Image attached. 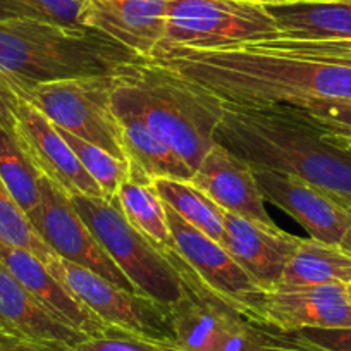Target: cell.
Listing matches in <instances>:
<instances>
[{"instance_id":"6da1fadb","label":"cell","mask_w":351,"mask_h":351,"mask_svg":"<svg viewBox=\"0 0 351 351\" xmlns=\"http://www.w3.org/2000/svg\"><path fill=\"white\" fill-rule=\"evenodd\" d=\"M148 62L191 81L224 106L351 102V64L300 52L282 36L207 50L169 49Z\"/></svg>"},{"instance_id":"7a4b0ae2","label":"cell","mask_w":351,"mask_h":351,"mask_svg":"<svg viewBox=\"0 0 351 351\" xmlns=\"http://www.w3.org/2000/svg\"><path fill=\"white\" fill-rule=\"evenodd\" d=\"M148 62L93 28L0 19V90L23 100L36 84L119 76Z\"/></svg>"},{"instance_id":"3957f363","label":"cell","mask_w":351,"mask_h":351,"mask_svg":"<svg viewBox=\"0 0 351 351\" xmlns=\"http://www.w3.org/2000/svg\"><path fill=\"white\" fill-rule=\"evenodd\" d=\"M215 143L252 169L298 176L351 198L350 152L276 107L224 106Z\"/></svg>"},{"instance_id":"277c9868","label":"cell","mask_w":351,"mask_h":351,"mask_svg":"<svg viewBox=\"0 0 351 351\" xmlns=\"http://www.w3.org/2000/svg\"><path fill=\"white\" fill-rule=\"evenodd\" d=\"M112 104L138 114L193 172L215 147L224 110L221 100L200 86L152 62L117 76Z\"/></svg>"},{"instance_id":"5b68a950","label":"cell","mask_w":351,"mask_h":351,"mask_svg":"<svg viewBox=\"0 0 351 351\" xmlns=\"http://www.w3.org/2000/svg\"><path fill=\"white\" fill-rule=\"evenodd\" d=\"M158 250L181 279L180 298L169 306L176 343L186 351H269L271 327L210 288L174 248Z\"/></svg>"},{"instance_id":"8992f818","label":"cell","mask_w":351,"mask_h":351,"mask_svg":"<svg viewBox=\"0 0 351 351\" xmlns=\"http://www.w3.org/2000/svg\"><path fill=\"white\" fill-rule=\"evenodd\" d=\"M71 204L117 267L141 295L171 306L181 295V279L167 256L124 217L117 198L74 195Z\"/></svg>"},{"instance_id":"52a82bcc","label":"cell","mask_w":351,"mask_h":351,"mask_svg":"<svg viewBox=\"0 0 351 351\" xmlns=\"http://www.w3.org/2000/svg\"><path fill=\"white\" fill-rule=\"evenodd\" d=\"M279 36L263 5L245 0H169L164 38L155 52L219 49Z\"/></svg>"},{"instance_id":"ba28073f","label":"cell","mask_w":351,"mask_h":351,"mask_svg":"<svg viewBox=\"0 0 351 351\" xmlns=\"http://www.w3.org/2000/svg\"><path fill=\"white\" fill-rule=\"evenodd\" d=\"M121 76V74H119ZM117 76L73 77L36 84L23 100L32 104L59 130L76 134L128 160L123 131L112 109V92Z\"/></svg>"},{"instance_id":"9c48e42d","label":"cell","mask_w":351,"mask_h":351,"mask_svg":"<svg viewBox=\"0 0 351 351\" xmlns=\"http://www.w3.org/2000/svg\"><path fill=\"white\" fill-rule=\"evenodd\" d=\"M47 271L107 327L148 339L176 341L169 306L148 296L126 291L102 276L64 258H57Z\"/></svg>"},{"instance_id":"30bf717a","label":"cell","mask_w":351,"mask_h":351,"mask_svg":"<svg viewBox=\"0 0 351 351\" xmlns=\"http://www.w3.org/2000/svg\"><path fill=\"white\" fill-rule=\"evenodd\" d=\"M40 190L42 198L38 208L28 219L43 243L59 258L95 272L126 291L141 295L84 224L71 198L43 176Z\"/></svg>"},{"instance_id":"8fae6325","label":"cell","mask_w":351,"mask_h":351,"mask_svg":"<svg viewBox=\"0 0 351 351\" xmlns=\"http://www.w3.org/2000/svg\"><path fill=\"white\" fill-rule=\"evenodd\" d=\"M255 322L279 332L306 329L351 327V302L346 285L296 286L256 289L243 302Z\"/></svg>"},{"instance_id":"7c38bea8","label":"cell","mask_w":351,"mask_h":351,"mask_svg":"<svg viewBox=\"0 0 351 351\" xmlns=\"http://www.w3.org/2000/svg\"><path fill=\"white\" fill-rule=\"evenodd\" d=\"M14 126L19 141L36 171L52 181L67 197H102L99 184L81 165L56 126L26 100L14 107Z\"/></svg>"},{"instance_id":"4fadbf2b","label":"cell","mask_w":351,"mask_h":351,"mask_svg":"<svg viewBox=\"0 0 351 351\" xmlns=\"http://www.w3.org/2000/svg\"><path fill=\"white\" fill-rule=\"evenodd\" d=\"M263 200H269L300 222L310 238L339 245L350 226L348 214L332 191H326L298 176L253 169Z\"/></svg>"},{"instance_id":"5bb4252c","label":"cell","mask_w":351,"mask_h":351,"mask_svg":"<svg viewBox=\"0 0 351 351\" xmlns=\"http://www.w3.org/2000/svg\"><path fill=\"white\" fill-rule=\"evenodd\" d=\"M298 236L252 219L226 212L224 246L239 267L260 289H274L281 285L282 272L300 245Z\"/></svg>"},{"instance_id":"9a60e30c","label":"cell","mask_w":351,"mask_h":351,"mask_svg":"<svg viewBox=\"0 0 351 351\" xmlns=\"http://www.w3.org/2000/svg\"><path fill=\"white\" fill-rule=\"evenodd\" d=\"M164 207L176 253L210 288L243 306L246 296L260 289L258 286L239 267V263L221 243L188 224L169 205L164 204Z\"/></svg>"},{"instance_id":"2e32d148","label":"cell","mask_w":351,"mask_h":351,"mask_svg":"<svg viewBox=\"0 0 351 351\" xmlns=\"http://www.w3.org/2000/svg\"><path fill=\"white\" fill-rule=\"evenodd\" d=\"M190 181L226 212L274 226L253 169L221 145L205 155Z\"/></svg>"},{"instance_id":"e0dca14e","label":"cell","mask_w":351,"mask_h":351,"mask_svg":"<svg viewBox=\"0 0 351 351\" xmlns=\"http://www.w3.org/2000/svg\"><path fill=\"white\" fill-rule=\"evenodd\" d=\"M169 0H86L88 28L150 59L164 38Z\"/></svg>"},{"instance_id":"ac0fdd59","label":"cell","mask_w":351,"mask_h":351,"mask_svg":"<svg viewBox=\"0 0 351 351\" xmlns=\"http://www.w3.org/2000/svg\"><path fill=\"white\" fill-rule=\"evenodd\" d=\"M0 260L33 298L56 319L86 337H100L109 327L83 305L69 289L60 285L47 267L29 252L0 243Z\"/></svg>"},{"instance_id":"d6986e66","label":"cell","mask_w":351,"mask_h":351,"mask_svg":"<svg viewBox=\"0 0 351 351\" xmlns=\"http://www.w3.org/2000/svg\"><path fill=\"white\" fill-rule=\"evenodd\" d=\"M0 332L76 346L88 339L43 308L0 260Z\"/></svg>"},{"instance_id":"ffe728a7","label":"cell","mask_w":351,"mask_h":351,"mask_svg":"<svg viewBox=\"0 0 351 351\" xmlns=\"http://www.w3.org/2000/svg\"><path fill=\"white\" fill-rule=\"evenodd\" d=\"M123 131V145L131 164V180L138 184H154L155 180L190 181L195 172L165 145L133 110L112 104Z\"/></svg>"},{"instance_id":"44dd1931","label":"cell","mask_w":351,"mask_h":351,"mask_svg":"<svg viewBox=\"0 0 351 351\" xmlns=\"http://www.w3.org/2000/svg\"><path fill=\"white\" fill-rule=\"evenodd\" d=\"M285 38L351 40V0L263 5Z\"/></svg>"},{"instance_id":"7402d4cb","label":"cell","mask_w":351,"mask_h":351,"mask_svg":"<svg viewBox=\"0 0 351 351\" xmlns=\"http://www.w3.org/2000/svg\"><path fill=\"white\" fill-rule=\"evenodd\" d=\"M322 285H351V256L337 245L302 238L282 272L279 286Z\"/></svg>"},{"instance_id":"603a6c76","label":"cell","mask_w":351,"mask_h":351,"mask_svg":"<svg viewBox=\"0 0 351 351\" xmlns=\"http://www.w3.org/2000/svg\"><path fill=\"white\" fill-rule=\"evenodd\" d=\"M0 180L26 215L38 208L42 174L19 141L16 126H0Z\"/></svg>"},{"instance_id":"cb8c5ba5","label":"cell","mask_w":351,"mask_h":351,"mask_svg":"<svg viewBox=\"0 0 351 351\" xmlns=\"http://www.w3.org/2000/svg\"><path fill=\"white\" fill-rule=\"evenodd\" d=\"M154 188L165 205L172 208L188 224L197 228L208 238L224 243V208L198 190L191 181L155 180Z\"/></svg>"},{"instance_id":"d4e9b609","label":"cell","mask_w":351,"mask_h":351,"mask_svg":"<svg viewBox=\"0 0 351 351\" xmlns=\"http://www.w3.org/2000/svg\"><path fill=\"white\" fill-rule=\"evenodd\" d=\"M116 198L124 217L136 231L150 239L157 248H174L164 202L157 195L154 184L126 181L121 184Z\"/></svg>"},{"instance_id":"484cf974","label":"cell","mask_w":351,"mask_h":351,"mask_svg":"<svg viewBox=\"0 0 351 351\" xmlns=\"http://www.w3.org/2000/svg\"><path fill=\"white\" fill-rule=\"evenodd\" d=\"M59 133L62 134L71 150L80 158L81 165L86 169L88 174L92 176L95 183L99 184L102 197L106 200H114L117 197L121 184L131 180L130 160L114 157L112 154L106 152L104 148L88 143V141L77 138L76 134H71L64 130H59Z\"/></svg>"},{"instance_id":"4316f807","label":"cell","mask_w":351,"mask_h":351,"mask_svg":"<svg viewBox=\"0 0 351 351\" xmlns=\"http://www.w3.org/2000/svg\"><path fill=\"white\" fill-rule=\"evenodd\" d=\"M0 243L26 250L35 255L47 269L59 258L36 234L28 215L19 208L2 180H0Z\"/></svg>"},{"instance_id":"83f0119b","label":"cell","mask_w":351,"mask_h":351,"mask_svg":"<svg viewBox=\"0 0 351 351\" xmlns=\"http://www.w3.org/2000/svg\"><path fill=\"white\" fill-rule=\"evenodd\" d=\"M0 19H32L88 28L86 0H0Z\"/></svg>"},{"instance_id":"f1b7e54d","label":"cell","mask_w":351,"mask_h":351,"mask_svg":"<svg viewBox=\"0 0 351 351\" xmlns=\"http://www.w3.org/2000/svg\"><path fill=\"white\" fill-rule=\"evenodd\" d=\"M267 107H276L286 116L320 131L324 136L351 138V102L313 99Z\"/></svg>"},{"instance_id":"f546056e","label":"cell","mask_w":351,"mask_h":351,"mask_svg":"<svg viewBox=\"0 0 351 351\" xmlns=\"http://www.w3.org/2000/svg\"><path fill=\"white\" fill-rule=\"evenodd\" d=\"M73 351H186L176 341H157L134 336L121 329L109 327L104 336L88 337L81 341Z\"/></svg>"},{"instance_id":"4dcf8cb0","label":"cell","mask_w":351,"mask_h":351,"mask_svg":"<svg viewBox=\"0 0 351 351\" xmlns=\"http://www.w3.org/2000/svg\"><path fill=\"white\" fill-rule=\"evenodd\" d=\"M281 336L306 351H351V327H306L293 332H281Z\"/></svg>"},{"instance_id":"1f68e13d","label":"cell","mask_w":351,"mask_h":351,"mask_svg":"<svg viewBox=\"0 0 351 351\" xmlns=\"http://www.w3.org/2000/svg\"><path fill=\"white\" fill-rule=\"evenodd\" d=\"M285 40L300 52L336 60V62L351 64V40Z\"/></svg>"},{"instance_id":"d6a6232c","label":"cell","mask_w":351,"mask_h":351,"mask_svg":"<svg viewBox=\"0 0 351 351\" xmlns=\"http://www.w3.org/2000/svg\"><path fill=\"white\" fill-rule=\"evenodd\" d=\"M0 351H73V346L64 343L36 341L0 332Z\"/></svg>"},{"instance_id":"836d02e7","label":"cell","mask_w":351,"mask_h":351,"mask_svg":"<svg viewBox=\"0 0 351 351\" xmlns=\"http://www.w3.org/2000/svg\"><path fill=\"white\" fill-rule=\"evenodd\" d=\"M19 99L8 95L0 90V126H11L14 124V107Z\"/></svg>"},{"instance_id":"e575fe53","label":"cell","mask_w":351,"mask_h":351,"mask_svg":"<svg viewBox=\"0 0 351 351\" xmlns=\"http://www.w3.org/2000/svg\"><path fill=\"white\" fill-rule=\"evenodd\" d=\"M334 197H336L337 204L343 207V210L348 214V219H350V226H348L346 232H344L343 239H341V243L337 246H339L344 253H348V255L351 256V198H344V197H341V195H336V193H334Z\"/></svg>"},{"instance_id":"d590c367","label":"cell","mask_w":351,"mask_h":351,"mask_svg":"<svg viewBox=\"0 0 351 351\" xmlns=\"http://www.w3.org/2000/svg\"><path fill=\"white\" fill-rule=\"evenodd\" d=\"M269 351H306L303 348L296 346V344L289 343L285 337L281 336V332L271 327V346H269Z\"/></svg>"},{"instance_id":"8d00e7d4","label":"cell","mask_w":351,"mask_h":351,"mask_svg":"<svg viewBox=\"0 0 351 351\" xmlns=\"http://www.w3.org/2000/svg\"><path fill=\"white\" fill-rule=\"evenodd\" d=\"M326 138H329L332 143H336L337 147L344 148V150H348L351 154V138H334V136H326Z\"/></svg>"},{"instance_id":"74e56055","label":"cell","mask_w":351,"mask_h":351,"mask_svg":"<svg viewBox=\"0 0 351 351\" xmlns=\"http://www.w3.org/2000/svg\"><path fill=\"white\" fill-rule=\"evenodd\" d=\"M250 4H258V5H274V4H285L288 0H245Z\"/></svg>"},{"instance_id":"f35d334b","label":"cell","mask_w":351,"mask_h":351,"mask_svg":"<svg viewBox=\"0 0 351 351\" xmlns=\"http://www.w3.org/2000/svg\"><path fill=\"white\" fill-rule=\"evenodd\" d=\"M288 2H343V0H288Z\"/></svg>"},{"instance_id":"ab89813d","label":"cell","mask_w":351,"mask_h":351,"mask_svg":"<svg viewBox=\"0 0 351 351\" xmlns=\"http://www.w3.org/2000/svg\"><path fill=\"white\" fill-rule=\"evenodd\" d=\"M348 296H350V302H351V285H348Z\"/></svg>"}]
</instances>
